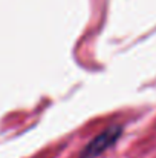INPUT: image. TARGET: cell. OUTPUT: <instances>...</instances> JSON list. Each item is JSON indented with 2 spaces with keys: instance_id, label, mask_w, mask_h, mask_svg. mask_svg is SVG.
I'll return each mask as SVG.
<instances>
[{
  "instance_id": "6da1fadb",
  "label": "cell",
  "mask_w": 156,
  "mask_h": 158,
  "mask_svg": "<svg viewBox=\"0 0 156 158\" xmlns=\"http://www.w3.org/2000/svg\"><path fill=\"white\" fill-rule=\"evenodd\" d=\"M121 135V127L119 126H112L109 129H106L100 135H97L83 151V158H94L104 152L106 149H109Z\"/></svg>"
}]
</instances>
